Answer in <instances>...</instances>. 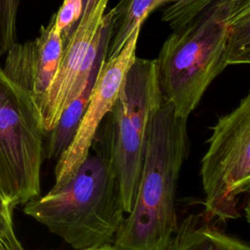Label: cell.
Here are the masks:
<instances>
[{"label":"cell","mask_w":250,"mask_h":250,"mask_svg":"<svg viewBox=\"0 0 250 250\" xmlns=\"http://www.w3.org/2000/svg\"><path fill=\"white\" fill-rule=\"evenodd\" d=\"M23 212L74 250L112 244L126 213L113 162L108 114L73 177L26 202Z\"/></svg>","instance_id":"obj_1"},{"label":"cell","mask_w":250,"mask_h":250,"mask_svg":"<svg viewBox=\"0 0 250 250\" xmlns=\"http://www.w3.org/2000/svg\"><path fill=\"white\" fill-rule=\"evenodd\" d=\"M188 118L163 97L153 110L137 191L112 244L123 250H165L178 228L176 189L188 157Z\"/></svg>","instance_id":"obj_2"},{"label":"cell","mask_w":250,"mask_h":250,"mask_svg":"<svg viewBox=\"0 0 250 250\" xmlns=\"http://www.w3.org/2000/svg\"><path fill=\"white\" fill-rule=\"evenodd\" d=\"M243 0H215L166 38L156 61L162 96L188 118L208 87L229 66L227 31Z\"/></svg>","instance_id":"obj_3"},{"label":"cell","mask_w":250,"mask_h":250,"mask_svg":"<svg viewBox=\"0 0 250 250\" xmlns=\"http://www.w3.org/2000/svg\"><path fill=\"white\" fill-rule=\"evenodd\" d=\"M201 159L203 215L217 223L239 217L241 198L250 189V94L211 128Z\"/></svg>","instance_id":"obj_4"},{"label":"cell","mask_w":250,"mask_h":250,"mask_svg":"<svg viewBox=\"0 0 250 250\" xmlns=\"http://www.w3.org/2000/svg\"><path fill=\"white\" fill-rule=\"evenodd\" d=\"M45 137L31 99L0 66V188L13 207L40 194Z\"/></svg>","instance_id":"obj_5"},{"label":"cell","mask_w":250,"mask_h":250,"mask_svg":"<svg viewBox=\"0 0 250 250\" xmlns=\"http://www.w3.org/2000/svg\"><path fill=\"white\" fill-rule=\"evenodd\" d=\"M162 98L155 59L136 57L108 113L113 162L126 214L131 211L137 191L148 123Z\"/></svg>","instance_id":"obj_6"},{"label":"cell","mask_w":250,"mask_h":250,"mask_svg":"<svg viewBox=\"0 0 250 250\" xmlns=\"http://www.w3.org/2000/svg\"><path fill=\"white\" fill-rule=\"evenodd\" d=\"M141 27L135 29L118 54L104 60L100 65L80 126L70 145L58 157L53 188H59L67 183L89 153L97 130L111 111L126 74L136 59Z\"/></svg>","instance_id":"obj_7"},{"label":"cell","mask_w":250,"mask_h":250,"mask_svg":"<svg viewBox=\"0 0 250 250\" xmlns=\"http://www.w3.org/2000/svg\"><path fill=\"white\" fill-rule=\"evenodd\" d=\"M63 45L52 16L34 40L16 42L6 53L3 72L31 99L37 111L58 70Z\"/></svg>","instance_id":"obj_8"},{"label":"cell","mask_w":250,"mask_h":250,"mask_svg":"<svg viewBox=\"0 0 250 250\" xmlns=\"http://www.w3.org/2000/svg\"><path fill=\"white\" fill-rule=\"evenodd\" d=\"M108 2L109 0H99L87 17H80L64 42L58 70L38 107L46 135L72 101V90L82 60L92 38L103 23Z\"/></svg>","instance_id":"obj_9"},{"label":"cell","mask_w":250,"mask_h":250,"mask_svg":"<svg viewBox=\"0 0 250 250\" xmlns=\"http://www.w3.org/2000/svg\"><path fill=\"white\" fill-rule=\"evenodd\" d=\"M165 250H250L248 243L219 229L203 213L187 215Z\"/></svg>","instance_id":"obj_10"},{"label":"cell","mask_w":250,"mask_h":250,"mask_svg":"<svg viewBox=\"0 0 250 250\" xmlns=\"http://www.w3.org/2000/svg\"><path fill=\"white\" fill-rule=\"evenodd\" d=\"M104 60L105 58L97 65L84 90L63 109L53 129L46 135L48 136V141L47 146H45V155L48 158L58 159L72 142L89 103L91 90L98 69Z\"/></svg>","instance_id":"obj_11"},{"label":"cell","mask_w":250,"mask_h":250,"mask_svg":"<svg viewBox=\"0 0 250 250\" xmlns=\"http://www.w3.org/2000/svg\"><path fill=\"white\" fill-rule=\"evenodd\" d=\"M162 4V0H119L111 9L113 29L105 60L118 54L135 29L142 26L148 15Z\"/></svg>","instance_id":"obj_12"},{"label":"cell","mask_w":250,"mask_h":250,"mask_svg":"<svg viewBox=\"0 0 250 250\" xmlns=\"http://www.w3.org/2000/svg\"><path fill=\"white\" fill-rule=\"evenodd\" d=\"M226 48L229 66L250 62V0H243L230 20Z\"/></svg>","instance_id":"obj_13"},{"label":"cell","mask_w":250,"mask_h":250,"mask_svg":"<svg viewBox=\"0 0 250 250\" xmlns=\"http://www.w3.org/2000/svg\"><path fill=\"white\" fill-rule=\"evenodd\" d=\"M215 0H178L162 12L161 19L172 30L186 25Z\"/></svg>","instance_id":"obj_14"},{"label":"cell","mask_w":250,"mask_h":250,"mask_svg":"<svg viewBox=\"0 0 250 250\" xmlns=\"http://www.w3.org/2000/svg\"><path fill=\"white\" fill-rule=\"evenodd\" d=\"M20 0H0V57L17 42L16 23Z\"/></svg>","instance_id":"obj_15"},{"label":"cell","mask_w":250,"mask_h":250,"mask_svg":"<svg viewBox=\"0 0 250 250\" xmlns=\"http://www.w3.org/2000/svg\"><path fill=\"white\" fill-rule=\"evenodd\" d=\"M13 206L0 188V250H24L13 226Z\"/></svg>","instance_id":"obj_16"},{"label":"cell","mask_w":250,"mask_h":250,"mask_svg":"<svg viewBox=\"0 0 250 250\" xmlns=\"http://www.w3.org/2000/svg\"><path fill=\"white\" fill-rule=\"evenodd\" d=\"M82 14V0H63L60 9L53 15L56 28L61 32L63 43L66 41Z\"/></svg>","instance_id":"obj_17"},{"label":"cell","mask_w":250,"mask_h":250,"mask_svg":"<svg viewBox=\"0 0 250 250\" xmlns=\"http://www.w3.org/2000/svg\"><path fill=\"white\" fill-rule=\"evenodd\" d=\"M99 0H82V14L81 17H87L92 9L97 5Z\"/></svg>","instance_id":"obj_18"},{"label":"cell","mask_w":250,"mask_h":250,"mask_svg":"<svg viewBox=\"0 0 250 250\" xmlns=\"http://www.w3.org/2000/svg\"><path fill=\"white\" fill-rule=\"evenodd\" d=\"M86 250H123V249H120V248L114 246L113 244H105V245H103V246H100V247L86 249Z\"/></svg>","instance_id":"obj_19"},{"label":"cell","mask_w":250,"mask_h":250,"mask_svg":"<svg viewBox=\"0 0 250 250\" xmlns=\"http://www.w3.org/2000/svg\"><path fill=\"white\" fill-rule=\"evenodd\" d=\"M162 1H163V3H165V2H170V1L175 2V1H178V0H162Z\"/></svg>","instance_id":"obj_20"}]
</instances>
